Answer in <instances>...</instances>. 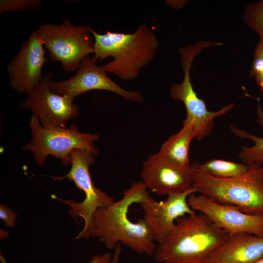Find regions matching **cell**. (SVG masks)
Masks as SVG:
<instances>
[{"label": "cell", "instance_id": "obj_9", "mask_svg": "<svg viewBox=\"0 0 263 263\" xmlns=\"http://www.w3.org/2000/svg\"><path fill=\"white\" fill-rule=\"evenodd\" d=\"M53 75L51 73L44 75L38 84L27 94L20 107L32 111L45 128H67V122L77 118L79 112L74 103L75 98L51 90L49 84Z\"/></svg>", "mask_w": 263, "mask_h": 263}, {"label": "cell", "instance_id": "obj_13", "mask_svg": "<svg viewBox=\"0 0 263 263\" xmlns=\"http://www.w3.org/2000/svg\"><path fill=\"white\" fill-rule=\"evenodd\" d=\"M39 36L36 31L29 36L7 66L11 88L19 93L32 91L43 77V66L47 59Z\"/></svg>", "mask_w": 263, "mask_h": 263}, {"label": "cell", "instance_id": "obj_15", "mask_svg": "<svg viewBox=\"0 0 263 263\" xmlns=\"http://www.w3.org/2000/svg\"><path fill=\"white\" fill-rule=\"evenodd\" d=\"M263 256V236L246 233L228 235L205 263H254Z\"/></svg>", "mask_w": 263, "mask_h": 263}, {"label": "cell", "instance_id": "obj_10", "mask_svg": "<svg viewBox=\"0 0 263 263\" xmlns=\"http://www.w3.org/2000/svg\"><path fill=\"white\" fill-rule=\"evenodd\" d=\"M76 74L64 81H51V90L59 95H65L75 98L87 92L94 90L108 91L116 94L125 100L143 102V95L138 91H127L112 80L107 75L103 66L96 64L89 56L79 64Z\"/></svg>", "mask_w": 263, "mask_h": 263}, {"label": "cell", "instance_id": "obj_20", "mask_svg": "<svg viewBox=\"0 0 263 263\" xmlns=\"http://www.w3.org/2000/svg\"><path fill=\"white\" fill-rule=\"evenodd\" d=\"M40 0H0V13L29 9L37 10L41 5Z\"/></svg>", "mask_w": 263, "mask_h": 263}, {"label": "cell", "instance_id": "obj_23", "mask_svg": "<svg viewBox=\"0 0 263 263\" xmlns=\"http://www.w3.org/2000/svg\"><path fill=\"white\" fill-rule=\"evenodd\" d=\"M112 256L109 252L93 256L89 263H111Z\"/></svg>", "mask_w": 263, "mask_h": 263}, {"label": "cell", "instance_id": "obj_1", "mask_svg": "<svg viewBox=\"0 0 263 263\" xmlns=\"http://www.w3.org/2000/svg\"><path fill=\"white\" fill-rule=\"evenodd\" d=\"M148 194L142 181L133 183L120 200L96 209L83 239L97 238L111 250L121 244L137 253L153 256L157 245L147 224L143 218L133 222L128 216L130 207Z\"/></svg>", "mask_w": 263, "mask_h": 263}, {"label": "cell", "instance_id": "obj_2", "mask_svg": "<svg viewBox=\"0 0 263 263\" xmlns=\"http://www.w3.org/2000/svg\"><path fill=\"white\" fill-rule=\"evenodd\" d=\"M90 30L94 38L93 60L113 58L103 67L107 72L124 80L137 77L154 59L159 47L156 34L144 23L132 33L107 31L100 34L91 27Z\"/></svg>", "mask_w": 263, "mask_h": 263}, {"label": "cell", "instance_id": "obj_17", "mask_svg": "<svg viewBox=\"0 0 263 263\" xmlns=\"http://www.w3.org/2000/svg\"><path fill=\"white\" fill-rule=\"evenodd\" d=\"M257 114L259 124L263 127V110L259 102L258 103ZM230 129L235 135L242 139H249L254 142L253 146L242 147L239 153L242 163L247 166L254 164L263 165V137L250 134L232 126H230Z\"/></svg>", "mask_w": 263, "mask_h": 263}, {"label": "cell", "instance_id": "obj_14", "mask_svg": "<svg viewBox=\"0 0 263 263\" xmlns=\"http://www.w3.org/2000/svg\"><path fill=\"white\" fill-rule=\"evenodd\" d=\"M140 176L147 189L159 195L182 192L193 188L190 166L179 167L158 153L149 155L143 162Z\"/></svg>", "mask_w": 263, "mask_h": 263}, {"label": "cell", "instance_id": "obj_19", "mask_svg": "<svg viewBox=\"0 0 263 263\" xmlns=\"http://www.w3.org/2000/svg\"><path fill=\"white\" fill-rule=\"evenodd\" d=\"M244 20L260 38L263 37V0L251 3L246 7Z\"/></svg>", "mask_w": 263, "mask_h": 263}, {"label": "cell", "instance_id": "obj_16", "mask_svg": "<svg viewBox=\"0 0 263 263\" xmlns=\"http://www.w3.org/2000/svg\"><path fill=\"white\" fill-rule=\"evenodd\" d=\"M195 133L190 125H183L177 133L169 136L162 145L159 154L172 163L183 168H188V152Z\"/></svg>", "mask_w": 263, "mask_h": 263}, {"label": "cell", "instance_id": "obj_22", "mask_svg": "<svg viewBox=\"0 0 263 263\" xmlns=\"http://www.w3.org/2000/svg\"><path fill=\"white\" fill-rule=\"evenodd\" d=\"M17 214L7 206L0 204V218L6 226L14 227L17 219Z\"/></svg>", "mask_w": 263, "mask_h": 263}, {"label": "cell", "instance_id": "obj_3", "mask_svg": "<svg viewBox=\"0 0 263 263\" xmlns=\"http://www.w3.org/2000/svg\"><path fill=\"white\" fill-rule=\"evenodd\" d=\"M228 235L205 215L196 212L179 217L173 231L153 255L158 263H205Z\"/></svg>", "mask_w": 263, "mask_h": 263}, {"label": "cell", "instance_id": "obj_26", "mask_svg": "<svg viewBox=\"0 0 263 263\" xmlns=\"http://www.w3.org/2000/svg\"><path fill=\"white\" fill-rule=\"evenodd\" d=\"M0 261L1 263H8L1 254H0Z\"/></svg>", "mask_w": 263, "mask_h": 263}, {"label": "cell", "instance_id": "obj_6", "mask_svg": "<svg viewBox=\"0 0 263 263\" xmlns=\"http://www.w3.org/2000/svg\"><path fill=\"white\" fill-rule=\"evenodd\" d=\"M90 26L72 24L66 18L61 24H43L36 30L52 61H59L65 72L77 70L82 60L94 54Z\"/></svg>", "mask_w": 263, "mask_h": 263}, {"label": "cell", "instance_id": "obj_11", "mask_svg": "<svg viewBox=\"0 0 263 263\" xmlns=\"http://www.w3.org/2000/svg\"><path fill=\"white\" fill-rule=\"evenodd\" d=\"M190 207L205 215L228 235L246 233L263 236V213L243 212L236 206L219 203L204 195L190 194Z\"/></svg>", "mask_w": 263, "mask_h": 263}, {"label": "cell", "instance_id": "obj_18", "mask_svg": "<svg viewBox=\"0 0 263 263\" xmlns=\"http://www.w3.org/2000/svg\"><path fill=\"white\" fill-rule=\"evenodd\" d=\"M203 171L217 178H232L241 176L248 170V166L244 163L220 159H213L204 163L193 162Z\"/></svg>", "mask_w": 263, "mask_h": 263}, {"label": "cell", "instance_id": "obj_12", "mask_svg": "<svg viewBox=\"0 0 263 263\" xmlns=\"http://www.w3.org/2000/svg\"><path fill=\"white\" fill-rule=\"evenodd\" d=\"M197 193L194 187L180 193L167 195L164 201H157L148 194L139 204L143 211V219L147 224L155 242L162 244L171 234L176 220L182 216L193 214L188 199Z\"/></svg>", "mask_w": 263, "mask_h": 263}, {"label": "cell", "instance_id": "obj_7", "mask_svg": "<svg viewBox=\"0 0 263 263\" xmlns=\"http://www.w3.org/2000/svg\"><path fill=\"white\" fill-rule=\"evenodd\" d=\"M202 50V47L198 43L179 49L184 78L182 82L174 83L169 89L170 96L182 101L185 107L186 117L183 125H190L194 132L195 138L199 140L210 135L216 117L224 115L234 106V103H231L217 111H209L204 100L199 98L195 93L191 82L190 70L195 56Z\"/></svg>", "mask_w": 263, "mask_h": 263}, {"label": "cell", "instance_id": "obj_5", "mask_svg": "<svg viewBox=\"0 0 263 263\" xmlns=\"http://www.w3.org/2000/svg\"><path fill=\"white\" fill-rule=\"evenodd\" d=\"M29 126L32 139L22 150L32 152L34 160L40 166L49 155L59 159L65 166L70 165L71 153L76 149L94 155L99 152L94 142L99 139V136L81 132L76 124H72L69 128H45L40 124L37 116L32 113Z\"/></svg>", "mask_w": 263, "mask_h": 263}, {"label": "cell", "instance_id": "obj_21", "mask_svg": "<svg viewBox=\"0 0 263 263\" xmlns=\"http://www.w3.org/2000/svg\"><path fill=\"white\" fill-rule=\"evenodd\" d=\"M262 70H263V37L260 38L256 46L250 76L255 77Z\"/></svg>", "mask_w": 263, "mask_h": 263}, {"label": "cell", "instance_id": "obj_4", "mask_svg": "<svg viewBox=\"0 0 263 263\" xmlns=\"http://www.w3.org/2000/svg\"><path fill=\"white\" fill-rule=\"evenodd\" d=\"M190 170L197 193L223 204L238 207L244 213H263V166H248L244 174L232 178L212 176L192 163Z\"/></svg>", "mask_w": 263, "mask_h": 263}, {"label": "cell", "instance_id": "obj_8", "mask_svg": "<svg viewBox=\"0 0 263 263\" xmlns=\"http://www.w3.org/2000/svg\"><path fill=\"white\" fill-rule=\"evenodd\" d=\"M71 158V167L68 173L62 177L53 176L51 178L55 181L67 178L73 181L76 187L84 192L85 197L81 202H76L72 199H58L70 207L68 214L71 217H80L84 220L83 228L75 238L76 239H83L90 226L94 211L98 208L114 202V198L96 188L93 184L89 167L95 162L94 155L76 149L72 151Z\"/></svg>", "mask_w": 263, "mask_h": 263}, {"label": "cell", "instance_id": "obj_24", "mask_svg": "<svg viewBox=\"0 0 263 263\" xmlns=\"http://www.w3.org/2000/svg\"><path fill=\"white\" fill-rule=\"evenodd\" d=\"M122 251L121 244H118L114 249L111 263H120V257Z\"/></svg>", "mask_w": 263, "mask_h": 263}, {"label": "cell", "instance_id": "obj_25", "mask_svg": "<svg viewBox=\"0 0 263 263\" xmlns=\"http://www.w3.org/2000/svg\"><path fill=\"white\" fill-rule=\"evenodd\" d=\"M254 77L257 84L263 88V70L257 74Z\"/></svg>", "mask_w": 263, "mask_h": 263}]
</instances>
